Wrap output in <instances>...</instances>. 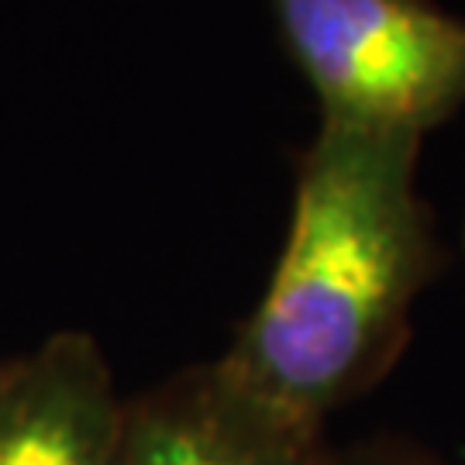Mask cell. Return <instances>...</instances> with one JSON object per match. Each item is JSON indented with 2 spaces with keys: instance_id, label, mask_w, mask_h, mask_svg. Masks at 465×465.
<instances>
[{
  "instance_id": "1",
  "label": "cell",
  "mask_w": 465,
  "mask_h": 465,
  "mask_svg": "<svg viewBox=\"0 0 465 465\" xmlns=\"http://www.w3.org/2000/svg\"><path fill=\"white\" fill-rule=\"evenodd\" d=\"M420 145L317 124L297 155L282 249L217 359L282 414L324 428L403 359L417 297L449 262L417 190Z\"/></svg>"
},
{
  "instance_id": "2",
  "label": "cell",
  "mask_w": 465,
  "mask_h": 465,
  "mask_svg": "<svg viewBox=\"0 0 465 465\" xmlns=\"http://www.w3.org/2000/svg\"><path fill=\"white\" fill-rule=\"evenodd\" d=\"M321 124L428 138L465 107V17L438 0H269Z\"/></svg>"
},
{
  "instance_id": "3",
  "label": "cell",
  "mask_w": 465,
  "mask_h": 465,
  "mask_svg": "<svg viewBox=\"0 0 465 465\" xmlns=\"http://www.w3.org/2000/svg\"><path fill=\"white\" fill-rule=\"evenodd\" d=\"M111 465H334L324 428L282 414L221 362L121 400Z\"/></svg>"
},
{
  "instance_id": "4",
  "label": "cell",
  "mask_w": 465,
  "mask_h": 465,
  "mask_svg": "<svg viewBox=\"0 0 465 465\" xmlns=\"http://www.w3.org/2000/svg\"><path fill=\"white\" fill-rule=\"evenodd\" d=\"M121 397L97 338L55 331L0 362V465H111Z\"/></svg>"
},
{
  "instance_id": "5",
  "label": "cell",
  "mask_w": 465,
  "mask_h": 465,
  "mask_svg": "<svg viewBox=\"0 0 465 465\" xmlns=\"http://www.w3.org/2000/svg\"><path fill=\"white\" fill-rule=\"evenodd\" d=\"M334 465H449V462H441L438 455L417 449L411 441L382 438V441H369V445L351 449L349 455H334Z\"/></svg>"
}]
</instances>
